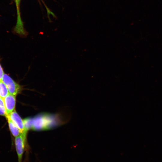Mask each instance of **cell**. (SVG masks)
Here are the masks:
<instances>
[{
  "instance_id": "6da1fadb",
  "label": "cell",
  "mask_w": 162,
  "mask_h": 162,
  "mask_svg": "<svg viewBox=\"0 0 162 162\" xmlns=\"http://www.w3.org/2000/svg\"><path fill=\"white\" fill-rule=\"evenodd\" d=\"M55 118L52 116L41 115L32 119V129L40 130L49 129L55 125Z\"/></svg>"
},
{
  "instance_id": "7a4b0ae2",
  "label": "cell",
  "mask_w": 162,
  "mask_h": 162,
  "mask_svg": "<svg viewBox=\"0 0 162 162\" xmlns=\"http://www.w3.org/2000/svg\"><path fill=\"white\" fill-rule=\"evenodd\" d=\"M26 135V134H21L15 137V145L18 162H22L23 156L25 152H28V150Z\"/></svg>"
},
{
  "instance_id": "3957f363",
  "label": "cell",
  "mask_w": 162,
  "mask_h": 162,
  "mask_svg": "<svg viewBox=\"0 0 162 162\" xmlns=\"http://www.w3.org/2000/svg\"><path fill=\"white\" fill-rule=\"evenodd\" d=\"M2 80L6 86L9 93L11 94L16 96L22 89V87L7 74L4 73Z\"/></svg>"
},
{
  "instance_id": "277c9868",
  "label": "cell",
  "mask_w": 162,
  "mask_h": 162,
  "mask_svg": "<svg viewBox=\"0 0 162 162\" xmlns=\"http://www.w3.org/2000/svg\"><path fill=\"white\" fill-rule=\"evenodd\" d=\"M8 115L9 116L12 122L19 129L21 134H26L27 132L25 128L23 120L16 111L15 110Z\"/></svg>"
},
{
  "instance_id": "5b68a950",
  "label": "cell",
  "mask_w": 162,
  "mask_h": 162,
  "mask_svg": "<svg viewBox=\"0 0 162 162\" xmlns=\"http://www.w3.org/2000/svg\"><path fill=\"white\" fill-rule=\"evenodd\" d=\"M4 100L6 115H9L15 110L16 103V96L9 93L4 98Z\"/></svg>"
},
{
  "instance_id": "8992f818",
  "label": "cell",
  "mask_w": 162,
  "mask_h": 162,
  "mask_svg": "<svg viewBox=\"0 0 162 162\" xmlns=\"http://www.w3.org/2000/svg\"><path fill=\"white\" fill-rule=\"evenodd\" d=\"M14 0L16 3L17 15V22L15 28L16 30L20 31L24 28L23 24L21 18L20 10V4L21 0Z\"/></svg>"
},
{
  "instance_id": "52a82bcc",
  "label": "cell",
  "mask_w": 162,
  "mask_h": 162,
  "mask_svg": "<svg viewBox=\"0 0 162 162\" xmlns=\"http://www.w3.org/2000/svg\"><path fill=\"white\" fill-rule=\"evenodd\" d=\"M5 116L7 119L9 128L12 135L16 137L21 134L20 130L10 119L9 116L7 115Z\"/></svg>"
},
{
  "instance_id": "ba28073f",
  "label": "cell",
  "mask_w": 162,
  "mask_h": 162,
  "mask_svg": "<svg viewBox=\"0 0 162 162\" xmlns=\"http://www.w3.org/2000/svg\"><path fill=\"white\" fill-rule=\"evenodd\" d=\"M9 94L6 85L2 80H0V97L4 98Z\"/></svg>"
},
{
  "instance_id": "9c48e42d",
  "label": "cell",
  "mask_w": 162,
  "mask_h": 162,
  "mask_svg": "<svg viewBox=\"0 0 162 162\" xmlns=\"http://www.w3.org/2000/svg\"><path fill=\"white\" fill-rule=\"evenodd\" d=\"M32 118H27L23 120L25 128L27 132L28 130L32 129Z\"/></svg>"
},
{
  "instance_id": "30bf717a",
  "label": "cell",
  "mask_w": 162,
  "mask_h": 162,
  "mask_svg": "<svg viewBox=\"0 0 162 162\" xmlns=\"http://www.w3.org/2000/svg\"><path fill=\"white\" fill-rule=\"evenodd\" d=\"M0 108L6 114L4 98L0 97Z\"/></svg>"
},
{
  "instance_id": "8fae6325",
  "label": "cell",
  "mask_w": 162,
  "mask_h": 162,
  "mask_svg": "<svg viewBox=\"0 0 162 162\" xmlns=\"http://www.w3.org/2000/svg\"><path fill=\"white\" fill-rule=\"evenodd\" d=\"M4 74L3 69L0 63V80H2Z\"/></svg>"
},
{
  "instance_id": "7c38bea8",
  "label": "cell",
  "mask_w": 162,
  "mask_h": 162,
  "mask_svg": "<svg viewBox=\"0 0 162 162\" xmlns=\"http://www.w3.org/2000/svg\"><path fill=\"white\" fill-rule=\"evenodd\" d=\"M6 113L0 108V115L6 116Z\"/></svg>"
}]
</instances>
